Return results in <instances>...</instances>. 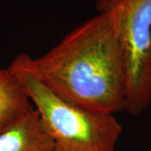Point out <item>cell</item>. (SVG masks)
I'll return each instance as SVG.
<instances>
[{"label":"cell","mask_w":151,"mask_h":151,"mask_svg":"<svg viewBox=\"0 0 151 151\" xmlns=\"http://www.w3.org/2000/svg\"><path fill=\"white\" fill-rule=\"evenodd\" d=\"M12 61L72 104L113 114L124 110V55L105 14L76 27L45 54L37 58L20 54Z\"/></svg>","instance_id":"cell-1"},{"label":"cell","mask_w":151,"mask_h":151,"mask_svg":"<svg viewBox=\"0 0 151 151\" xmlns=\"http://www.w3.org/2000/svg\"><path fill=\"white\" fill-rule=\"evenodd\" d=\"M10 66L0 70V134L19 124L34 109Z\"/></svg>","instance_id":"cell-4"},{"label":"cell","mask_w":151,"mask_h":151,"mask_svg":"<svg viewBox=\"0 0 151 151\" xmlns=\"http://www.w3.org/2000/svg\"><path fill=\"white\" fill-rule=\"evenodd\" d=\"M9 66L37 111L55 151H116L123 127L113 113L72 104L56 96L14 61Z\"/></svg>","instance_id":"cell-2"},{"label":"cell","mask_w":151,"mask_h":151,"mask_svg":"<svg viewBox=\"0 0 151 151\" xmlns=\"http://www.w3.org/2000/svg\"><path fill=\"white\" fill-rule=\"evenodd\" d=\"M119 38L126 72L124 110L143 113L151 103V0H97Z\"/></svg>","instance_id":"cell-3"},{"label":"cell","mask_w":151,"mask_h":151,"mask_svg":"<svg viewBox=\"0 0 151 151\" xmlns=\"http://www.w3.org/2000/svg\"><path fill=\"white\" fill-rule=\"evenodd\" d=\"M0 151H55L35 108L19 124L0 134Z\"/></svg>","instance_id":"cell-5"}]
</instances>
